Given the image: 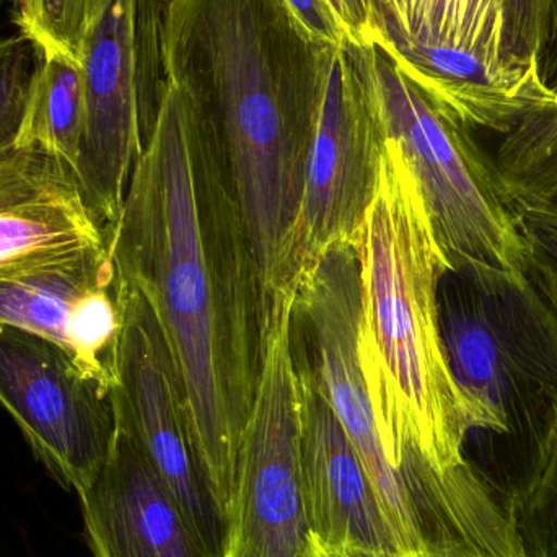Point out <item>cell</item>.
Masks as SVG:
<instances>
[{"instance_id":"6da1fadb","label":"cell","mask_w":557,"mask_h":557,"mask_svg":"<svg viewBox=\"0 0 557 557\" xmlns=\"http://www.w3.org/2000/svg\"><path fill=\"white\" fill-rule=\"evenodd\" d=\"M108 245L162 327L196 458L227 516L267 304L221 143L173 84Z\"/></svg>"},{"instance_id":"7a4b0ae2","label":"cell","mask_w":557,"mask_h":557,"mask_svg":"<svg viewBox=\"0 0 557 557\" xmlns=\"http://www.w3.org/2000/svg\"><path fill=\"white\" fill-rule=\"evenodd\" d=\"M336 51L285 0H166L170 78L221 143L267 308Z\"/></svg>"},{"instance_id":"3957f363","label":"cell","mask_w":557,"mask_h":557,"mask_svg":"<svg viewBox=\"0 0 557 557\" xmlns=\"http://www.w3.org/2000/svg\"><path fill=\"white\" fill-rule=\"evenodd\" d=\"M438 317L470 435L487 441L478 468L517 506L557 421V318L532 278L476 270L442 277Z\"/></svg>"},{"instance_id":"277c9868","label":"cell","mask_w":557,"mask_h":557,"mask_svg":"<svg viewBox=\"0 0 557 557\" xmlns=\"http://www.w3.org/2000/svg\"><path fill=\"white\" fill-rule=\"evenodd\" d=\"M369 49L386 136L418 182L451 270L529 277L519 219L500 191L493 159L380 46Z\"/></svg>"},{"instance_id":"5b68a950","label":"cell","mask_w":557,"mask_h":557,"mask_svg":"<svg viewBox=\"0 0 557 557\" xmlns=\"http://www.w3.org/2000/svg\"><path fill=\"white\" fill-rule=\"evenodd\" d=\"M373 42L447 116L504 134L553 91L510 54L506 0H370Z\"/></svg>"},{"instance_id":"8992f818","label":"cell","mask_w":557,"mask_h":557,"mask_svg":"<svg viewBox=\"0 0 557 557\" xmlns=\"http://www.w3.org/2000/svg\"><path fill=\"white\" fill-rule=\"evenodd\" d=\"M166 0H94L82 67L87 121L74 173L104 231L116 224L137 159L172 87Z\"/></svg>"},{"instance_id":"52a82bcc","label":"cell","mask_w":557,"mask_h":557,"mask_svg":"<svg viewBox=\"0 0 557 557\" xmlns=\"http://www.w3.org/2000/svg\"><path fill=\"white\" fill-rule=\"evenodd\" d=\"M386 140L369 46L346 41L334 54L311 131L297 219L273 295L294 292L301 274L333 245L356 244L375 196Z\"/></svg>"},{"instance_id":"ba28073f","label":"cell","mask_w":557,"mask_h":557,"mask_svg":"<svg viewBox=\"0 0 557 557\" xmlns=\"http://www.w3.org/2000/svg\"><path fill=\"white\" fill-rule=\"evenodd\" d=\"M260 376L242 435L222 557H298L308 539L300 474L294 292L271 297Z\"/></svg>"},{"instance_id":"9c48e42d","label":"cell","mask_w":557,"mask_h":557,"mask_svg":"<svg viewBox=\"0 0 557 557\" xmlns=\"http://www.w3.org/2000/svg\"><path fill=\"white\" fill-rule=\"evenodd\" d=\"M116 295L121 331L113 359L114 419L139 442L209 555L222 557L227 516L196 458L162 327L143 292L117 274Z\"/></svg>"},{"instance_id":"30bf717a","label":"cell","mask_w":557,"mask_h":557,"mask_svg":"<svg viewBox=\"0 0 557 557\" xmlns=\"http://www.w3.org/2000/svg\"><path fill=\"white\" fill-rule=\"evenodd\" d=\"M0 405L36 457L77 494L103 470L116 432L111 389L58 344L0 326Z\"/></svg>"},{"instance_id":"8fae6325","label":"cell","mask_w":557,"mask_h":557,"mask_svg":"<svg viewBox=\"0 0 557 557\" xmlns=\"http://www.w3.org/2000/svg\"><path fill=\"white\" fill-rule=\"evenodd\" d=\"M297 372L308 533L334 553L403 557L359 454L304 359Z\"/></svg>"},{"instance_id":"7c38bea8","label":"cell","mask_w":557,"mask_h":557,"mask_svg":"<svg viewBox=\"0 0 557 557\" xmlns=\"http://www.w3.org/2000/svg\"><path fill=\"white\" fill-rule=\"evenodd\" d=\"M0 326L52 341L113 388L121 308L110 245L0 278Z\"/></svg>"},{"instance_id":"4fadbf2b","label":"cell","mask_w":557,"mask_h":557,"mask_svg":"<svg viewBox=\"0 0 557 557\" xmlns=\"http://www.w3.org/2000/svg\"><path fill=\"white\" fill-rule=\"evenodd\" d=\"M114 422L110 457L78 494L95 556L211 557L139 442Z\"/></svg>"},{"instance_id":"5bb4252c","label":"cell","mask_w":557,"mask_h":557,"mask_svg":"<svg viewBox=\"0 0 557 557\" xmlns=\"http://www.w3.org/2000/svg\"><path fill=\"white\" fill-rule=\"evenodd\" d=\"M108 245L74 170L35 149H13L0 176V278Z\"/></svg>"},{"instance_id":"9a60e30c","label":"cell","mask_w":557,"mask_h":557,"mask_svg":"<svg viewBox=\"0 0 557 557\" xmlns=\"http://www.w3.org/2000/svg\"><path fill=\"white\" fill-rule=\"evenodd\" d=\"M493 159L500 191L516 215L557 224V95L530 104L500 134Z\"/></svg>"},{"instance_id":"2e32d148","label":"cell","mask_w":557,"mask_h":557,"mask_svg":"<svg viewBox=\"0 0 557 557\" xmlns=\"http://www.w3.org/2000/svg\"><path fill=\"white\" fill-rule=\"evenodd\" d=\"M85 121L87 82L81 62L61 52L42 54L15 147L41 150L74 170Z\"/></svg>"},{"instance_id":"e0dca14e","label":"cell","mask_w":557,"mask_h":557,"mask_svg":"<svg viewBox=\"0 0 557 557\" xmlns=\"http://www.w3.org/2000/svg\"><path fill=\"white\" fill-rule=\"evenodd\" d=\"M18 33L42 54L61 52L82 64L85 32L94 0H13Z\"/></svg>"},{"instance_id":"ac0fdd59","label":"cell","mask_w":557,"mask_h":557,"mask_svg":"<svg viewBox=\"0 0 557 557\" xmlns=\"http://www.w3.org/2000/svg\"><path fill=\"white\" fill-rule=\"evenodd\" d=\"M523 557H557V421L539 471L516 506Z\"/></svg>"},{"instance_id":"d6986e66","label":"cell","mask_w":557,"mask_h":557,"mask_svg":"<svg viewBox=\"0 0 557 557\" xmlns=\"http://www.w3.org/2000/svg\"><path fill=\"white\" fill-rule=\"evenodd\" d=\"M41 62V49L22 33L0 35V153L15 147L29 90Z\"/></svg>"},{"instance_id":"ffe728a7","label":"cell","mask_w":557,"mask_h":557,"mask_svg":"<svg viewBox=\"0 0 557 557\" xmlns=\"http://www.w3.org/2000/svg\"><path fill=\"white\" fill-rule=\"evenodd\" d=\"M506 12L510 54L527 71H540L552 0H506Z\"/></svg>"},{"instance_id":"44dd1931","label":"cell","mask_w":557,"mask_h":557,"mask_svg":"<svg viewBox=\"0 0 557 557\" xmlns=\"http://www.w3.org/2000/svg\"><path fill=\"white\" fill-rule=\"evenodd\" d=\"M527 251V270L557 318V224L532 215H517Z\"/></svg>"},{"instance_id":"7402d4cb","label":"cell","mask_w":557,"mask_h":557,"mask_svg":"<svg viewBox=\"0 0 557 557\" xmlns=\"http://www.w3.org/2000/svg\"><path fill=\"white\" fill-rule=\"evenodd\" d=\"M285 2L300 20L301 25L321 41L336 48L347 41L346 33L327 0H285Z\"/></svg>"},{"instance_id":"603a6c76","label":"cell","mask_w":557,"mask_h":557,"mask_svg":"<svg viewBox=\"0 0 557 557\" xmlns=\"http://www.w3.org/2000/svg\"><path fill=\"white\" fill-rule=\"evenodd\" d=\"M327 3L339 20L347 41L354 45H372V2L370 0H327Z\"/></svg>"},{"instance_id":"cb8c5ba5","label":"cell","mask_w":557,"mask_h":557,"mask_svg":"<svg viewBox=\"0 0 557 557\" xmlns=\"http://www.w3.org/2000/svg\"><path fill=\"white\" fill-rule=\"evenodd\" d=\"M539 65L543 84L557 95V0H552L548 32H546Z\"/></svg>"},{"instance_id":"d4e9b609","label":"cell","mask_w":557,"mask_h":557,"mask_svg":"<svg viewBox=\"0 0 557 557\" xmlns=\"http://www.w3.org/2000/svg\"><path fill=\"white\" fill-rule=\"evenodd\" d=\"M298 557H367V556H352L343 555V553H334L331 549L324 548L313 535L308 533L307 543H305L304 552Z\"/></svg>"},{"instance_id":"484cf974","label":"cell","mask_w":557,"mask_h":557,"mask_svg":"<svg viewBox=\"0 0 557 557\" xmlns=\"http://www.w3.org/2000/svg\"><path fill=\"white\" fill-rule=\"evenodd\" d=\"M15 149V147H13ZM13 149L7 150V152L0 153V176H2L3 170H5L7 163H9L10 156H12Z\"/></svg>"},{"instance_id":"4316f807","label":"cell","mask_w":557,"mask_h":557,"mask_svg":"<svg viewBox=\"0 0 557 557\" xmlns=\"http://www.w3.org/2000/svg\"><path fill=\"white\" fill-rule=\"evenodd\" d=\"M0 2H2V0H0Z\"/></svg>"}]
</instances>
